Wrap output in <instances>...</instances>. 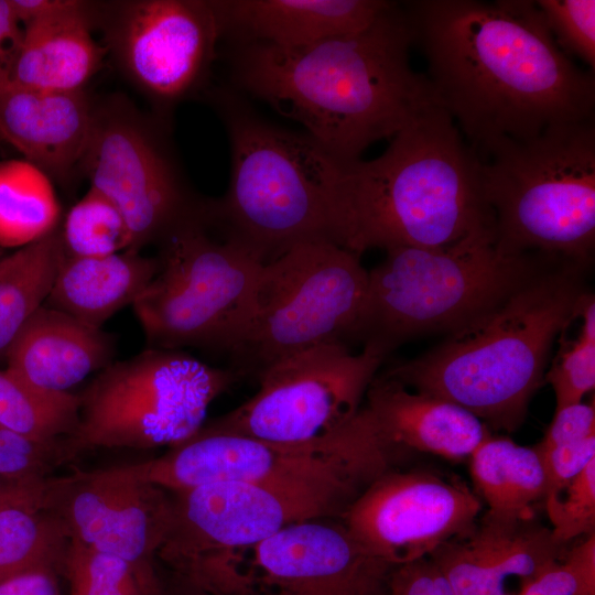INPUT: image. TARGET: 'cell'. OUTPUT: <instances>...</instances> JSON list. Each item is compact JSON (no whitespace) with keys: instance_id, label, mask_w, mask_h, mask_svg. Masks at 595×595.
Here are the masks:
<instances>
[{"instance_id":"1","label":"cell","mask_w":595,"mask_h":595,"mask_svg":"<svg viewBox=\"0 0 595 595\" xmlns=\"http://www.w3.org/2000/svg\"><path fill=\"white\" fill-rule=\"evenodd\" d=\"M439 105L476 153L594 119L595 77L553 40L536 1L404 4Z\"/></svg>"},{"instance_id":"2","label":"cell","mask_w":595,"mask_h":595,"mask_svg":"<svg viewBox=\"0 0 595 595\" xmlns=\"http://www.w3.org/2000/svg\"><path fill=\"white\" fill-rule=\"evenodd\" d=\"M412 26L397 2L363 32L295 48L235 44L237 93L299 122L342 163L360 160L439 104L426 76L409 60Z\"/></svg>"},{"instance_id":"3","label":"cell","mask_w":595,"mask_h":595,"mask_svg":"<svg viewBox=\"0 0 595 595\" xmlns=\"http://www.w3.org/2000/svg\"><path fill=\"white\" fill-rule=\"evenodd\" d=\"M331 210L334 242L358 256L440 249L495 230L480 161L439 104L391 138L378 158L343 163Z\"/></svg>"},{"instance_id":"4","label":"cell","mask_w":595,"mask_h":595,"mask_svg":"<svg viewBox=\"0 0 595 595\" xmlns=\"http://www.w3.org/2000/svg\"><path fill=\"white\" fill-rule=\"evenodd\" d=\"M589 266L553 257L490 310L382 374L462 407L490 431H517L544 383L555 340L580 317L592 293L585 274Z\"/></svg>"},{"instance_id":"5","label":"cell","mask_w":595,"mask_h":595,"mask_svg":"<svg viewBox=\"0 0 595 595\" xmlns=\"http://www.w3.org/2000/svg\"><path fill=\"white\" fill-rule=\"evenodd\" d=\"M214 100L231 164L226 193L210 198L212 228L262 264L304 242H334L331 206L343 163L303 131L262 119L236 90Z\"/></svg>"},{"instance_id":"6","label":"cell","mask_w":595,"mask_h":595,"mask_svg":"<svg viewBox=\"0 0 595 595\" xmlns=\"http://www.w3.org/2000/svg\"><path fill=\"white\" fill-rule=\"evenodd\" d=\"M555 255H509L494 229L440 249L394 248L368 270L365 301L348 343L386 358L413 338L451 333L487 312Z\"/></svg>"},{"instance_id":"7","label":"cell","mask_w":595,"mask_h":595,"mask_svg":"<svg viewBox=\"0 0 595 595\" xmlns=\"http://www.w3.org/2000/svg\"><path fill=\"white\" fill-rule=\"evenodd\" d=\"M477 156L500 251L592 262L594 119L554 125L528 140H501Z\"/></svg>"},{"instance_id":"8","label":"cell","mask_w":595,"mask_h":595,"mask_svg":"<svg viewBox=\"0 0 595 595\" xmlns=\"http://www.w3.org/2000/svg\"><path fill=\"white\" fill-rule=\"evenodd\" d=\"M402 457L377 432L361 407L334 436L314 443H279L202 428L154 458L125 465L169 491L215 482L324 493L349 507Z\"/></svg>"},{"instance_id":"9","label":"cell","mask_w":595,"mask_h":595,"mask_svg":"<svg viewBox=\"0 0 595 595\" xmlns=\"http://www.w3.org/2000/svg\"><path fill=\"white\" fill-rule=\"evenodd\" d=\"M180 349L150 348L112 361L77 393L78 424L65 463L96 448L174 446L205 423L210 403L240 379Z\"/></svg>"},{"instance_id":"10","label":"cell","mask_w":595,"mask_h":595,"mask_svg":"<svg viewBox=\"0 0 595 595\" xmlns=\"http://www.w3.org/2000/svg\"><path fill=\"white\" fill-rule=\"evenodd\" d=\"M160 270L132 304L150 348L227 353L245 331L263 267L192 221L159 246Z\"/></svg>"},{"instance_id":"11","label":"cell","mask_w":595,"mask_h":595,"mask_svg":"<svg viewBox=\"0 0 595 595\" xmlns=\"http://www.w3.org/2000/svg\"><path fill=\"white\" fill-rule=\"evenodd\" d=\"M367 284L360 256L328 240L298 245L263 264L249 322L228 354L230 368L257 377L311 347L348 346Z\"/></svg>"},{"instance_id":"12","label":"cell","mask_w":595,"mask_h":595,"mask_svg":"<svg viewBox=\"0 0 595 595\" xmlns=\"http://www.w3.org/2000/svg\"><path fill=\"white\" fill-rule=\"evenodd\" d=\"M162 128L125 97L94 101L79 174L120 212L137 251L209 218L210 198L191 190Z\"/></svg>"},{"instance_id":"13","label":"cell","mask_w":595,"mask_h":595,"mask_svg":"<svg viewBox=\"0 0 595 595\" xmlns=\"http://www.w3.org/2000/svg\"><path fill=\"white\" fill-rule=\"evenodd\" d=\"M394 567L339 518L320 517L250 548L193 561L182 575L209 595H390Z\"/></svg>"},{"instance_id":"14","label":"cell","mask_w":595,"mask_h":595,"mask_svg":"<svg viewBox=\"0 0 595 595\" xmlns=\"http://www.w3.org/2000/svg\"><path fill=\"white\" fill-rule=\"evenodd\" d=\"M385 360L369 347L358 353L343 343L311 347L264 368L251 398L203 426L279 443L325 441L358 414Z\"/></svg>"},{"instance_id":"15","label":"cell","mask_w":595,"mask_h":595,"mask_svg":"<svg viewBox=\"0 0 595 595\" xmlns=\"http://www.w3.org/2000/svg\"><path fill=\"white\" fill-rule=\"evenodd\" d=\"M94 30L118 69L161 118L206 84L218 43L213 0L91 2Z\"/></svg>"},{"instance_id":"16","label":"cell","mask_w":595,"mask_h":595,"mask_svg":"<svg viewBox=\"0 0 595 595\" xmlns=\"http://www.w3.org/2000/svg\"><path fill=\"white\" fill-rule=\"evenodd\" d=\"M170 493L171 522L158 556L174 571L195 560L250 548L294 522L340 518L349 508L334 495L245 482Z\"/></svg>"},{"instance_id":"17","label":"cell","mask_w":595,"mask_h":595,"mask_svg":"<svg viewBox=\"0 0 595 595\" xmlns=\"http://www.w3.org/2000/svg\"><path fill=\"white\" fill-rule=\"evenodd\" d=\"M482 511V500L458 478L393 468L370 484L340 520L374 555L399 566L469 531Z\"/></svg>"},{"instance_id":"18","label":"cell","mask_w":595,"mask_h":595,"mask_svg":"<svg viewBox=\"0 0 595 595\" xmlns=\"http://www.w3.org/2000/svg\"><path fill=\"white\" fill-rule=\"evenodd\" d=\"M45 506L69 539L138 564H155L172 516L171 493L125 466L48 476Z\"/></svg>"},{"instance_id":"19","label":"cell","mask_w":595,"mask_h":595,"mask_svg":"<svg viewBox=\"0 0 595 595\" xmlns=\"http://www.w3.org/2000/svg\"><path fill=\"white\" fill-rule=\"evenodd\" d=\"M570 544L559 543L534 517L502 521L485 513L464 534L428 558L442 571L453 595H515L507 581L529 580L562 559Z\"/></svg>"},{"instance_id":"20","label":"cell","mask_w":595,"mask_h":595,"mask_svg":"<svg viewBox=\"0 0 595 595\" xmlns=\"http://www.w3.org/2000/svg\"><path fill=\"white\" fill-rule=\"evenodd\" d=\"M94 101L85 90H41L11 79L0 63V140L68 185L79 174Z\"/></svg>"},{"instance_id":"21","label":"cell","mask_w":595,"mask_h":595,"mask_svg":"<svg viewBox=\"0 0 595 595\" xmlns=\"http://www.w3.org/2000/svg\"><path fill=\"white\" fill-rule=\"evenodd\" d=\"M221 40L295 48L351 35L391 6L385 0H213Z\"/></svg>"},{"instance_id":"22","label":"cell","mask_w":595,"mask_h":595,"mask_svg":"<svg viewBox=\"0 0 595 595\" xmlns=\"http://www.w3.org/2000/svg\"><path fill=\"white\" fill-rule=\"evenodd\" d=\"M365 399L363 408L377 432L402 456L428 453L462 462L491 433L462 407L383 374L375 377Z\"/></svg>"},{"instance_id":"23","label":"cell","mask_w":595,"mask_h":595,"mask_svg":"<svg viewBox=\"0 0 595 595\" xmlns=\"http://www.w3.org/2000/svg\"><path fill=\"white\" fill-rule=\"evenodd\" d=\"M93 31L90 1L61 0L53 11L23 24L20 41L0 63L11 79L28 87L85 90L107 56Z\"/></svg>"},{"instance_id":"24","label":"cell","mask_w":595,"mask_h":595,"mask_svg":"<svg viewBox=\"0 0 595 595\" xmlns=\"http://www.w3.org/2000/svg\"><path fill=\"white\" fill-rule=\"evenodd\" d=\"M115 335L43 305L10 347L7 369L36 388L68 390L113 361Z\"/></svg>"},{"instance_id":"25","label":"cell","mask_w":595,"mask_h":595,"mask_svg":"<svg viewBox=\"0 0 595 595\" xmlns=\"http://www.w3.org/2000/svg\"><path fill=\"white\" fill-rule=\"evenodd\" d=\"M159 270L158 257L132 249L105 257H65L44 305L102 328L136 302Z\"/></svg>"},{"instance_id":"26","label":"cell","mask_w":595,"mask_h":595,"mask_svg":"<svg viewBox=\"0 0 595 595\" xmlns=\"http://www.w3.org/2000/svg\"><path fill=\"white\" fill-rule=\"evenodd\" d=\"M46 479L12 480L0 493V581L41 566L62 570L69 537L45 506Z\"/></svg>"},{"instance_id":"27","label":"cell","mask_w":595,"mask_h":595,"mask_svg":"<svg viewBox=\"0 0 595 595\" xmlns=\"http://www.w3.org/2000/svg\"><path fill=\"white\" fill-rule=\"evenodd\" d=\"M469 470L474 491L486 505V516L518 521L534 517L543 501L547 479L534 446L515 443L490 433L472 453Z\"/></svg>"},{"instance_id":"28","label":"cell","mask_w":595,"mask_h":595,"mask_svg":"<svg viewBox=\"0 0 595 595\" xmlns=\"http://www.w3.org/2000/svg\"><path fill=\"white\" fill-rule=\"evenodd\" d=\"M65 257L58 225L0 259V359L44 305Z\"/></svg>"},{"instance_id":"29","label":"cell","mask_w":595,"mask_h":595,"mask_svg":"<svg viewBox=\"0 0 595 595\" xmlns=\"http://www.w3.org/2000/svg\"><path fill=\"white\" fill-rule=\"evenodd\" d=\"M52 180L28 160L0 162V246L24 247L58 227Z\"/></svg>"},{"instance_id":"30","label":"cell","mask_w":595,"mask_h":595,"mask_svg":"<svg viewBox=\"0 0 595 595\" xmlns=\"http://www.w3.org/2000/svg\"><path fill=\"white\" fill-rule=\"evenodd\" d=\"M78 410L77 394L46 391L7 368L0 370V426L34 441L54 442L75 432Z\"/></svg>"},{"instance_id":"31","label":"cell","mask_w":595,"mask_h":595,"mask_svg":"<svg viewBox=\"0 0 595 595\" xmlns=\"http://www.w3.org/2000/svg\"><path fill=\"white\" fill-rule=\"evenodd\" d=\"M61 574L71 595H163L155 564H138L69 539Z\"/></svg>"},{"instance_id":"32","label":"cell","mask_w":595,"mask_h":595,"mask_svg":"<svg viewBox=\"0 0 595 595\" xmlns=\"http://www.w3.org/2000/svg\"><path fill=\"white\" fill-rule=\"evenodd\" d=\"M60 234L66 257H105L130 249L131 237L117 207L90 188L66 213Z\"/></svg>"},{"instance_id":"33","label":"cell","mask_w":595,"mask_h":595,"mask_svg":"<svg viewBox=\"0 0 595 595\" xmlns=\"http://www.w3.org/2000/svg\"><path fill=\"white\" fill-rule=\"evenodd\" d=\"M582 325L574 339L562 333L556 355L544 375L554 392L555 410L582 402L595 388V298L591 293L580 313Z\"/></svg>"},{"instance_id":"34","label":"cell","mask_w":595,"mask_h":595,"mask_svg":"<svg viewBox=\"0 0 595 595\" xmlns=\"http://www.w3.org/2000/svg\"><path fill=\"white\" fill-rule=\"evenodd\" d=\"M553 538L571 544L595 531V461L560 490L543 499Z\"/></svg>"},{"instance_id":"35","label":"cell","mask_w":595,"mask_h":595,"mask_svg":"<svg viewBox=\"0 0 595 595\" xmlns=\"http://www.w3.org/2000/svg\"><path fill=\"white\" fill-rule=\"evenodd\" d=\"M515 595H595V531L570 544L562 559L521 581Z\"/></svg>"},{"instance_id":"36","label":"cell","mask_w":595,"mask_h":595,"mask_svg":"<svg viewBox=\"0 0 595 595\" xmlns=\"http://www.w3.org/2000/svg\"><path fill=\"white\" fill-rule=\"evenodd\" d=\"M544 22L558 44L569 56L577 57L595 69V1H536Z\"/></svg>"},{"instance_id":"37","label":"cell","mask_w":595,"mask_h":595,"mask_svg":"<svg viewBox=\"0 0 595 595\" xmlns=\"http://www.w3.org/2000/svg\"><path fill=\"white\" fill-rule=\"evenodd\" d=\"M63 440L34 441L0 426V478L32 480L48 477L56 467L65 464Z\"/></svg>"},{"instance_id":"38","label":"cell","mask_w":595,"mask_h":595,"mask_svg":"<svg viewBox=\"0 0 595 595\" xmlns=\"http://www.w3.org/2000/svg\"><path fill=\"white\" fill-rule=\"evenodd\" d=\"M538 453L545 474L548 496L560 490L595 461V435Z\"/></svg>"},{"instance_id":"39","label":"cell","mask_w":595,"mask_h":595,"mask_svg":"<svg viewBox=\"0 0 595 595\" xmlns=\"http://www.w3.org/2000/svg\"><path fill=\"white\" fill-rule=\"evenodd\" d=\"M595 435V404L578 402L554 411V416L537 451L572 443Z\"/></svg>"},{"instance_id":"40","label":"cell","mask_w":595,"mask_h":595,"mask_svg":"<svg viewBox=\"0 0 595 595\" xmlns=\"http://www.w3.org/2000/svg\"><path fill=\"white\" fill-rule=\"evenodd\" d=\"M390 595H453V592L436 564L423 558L393 569Z\"/></svg>"},{"instance_id":"41","label":"cell","mask_w":595,"mask_h":595,"mask_svg":"<svg viewBox=\"0 0 595 595\" xmlns=\"http://www.w3.org/2000/svg\"><path fill=\"white\" fill-rule=\"evenodd\" d=\"M50 566L23 571L0 581V595H62L57 575Z\"/></svg>"},{"instance_id":"42","label":"cell","mask_w":595,"mask_h":595,"mask_svg":"<svg viewBox=\"0 0 595 595\" xmlns=\"http://www.w3.org/2000/svg\"><path fill=\"white\" fill-rule=\"evenodd\" d=\"M22 29L13 10L11 0H0V58L7 53L4 44L10 48L18 44Z\"/></svg>"},{"instance_id":"43","label":"cell","mask_w":595,"mask_h":595,"mask_svg":"<svg viewBox=\"0 0 595 595\" xmlns=\"http://www.w3.org/2000/svg\"><path fill=\"white\" fill-rule=\"evenodd\" d=\"M163 595H209L185 577L175 574L170 585H164Z\"/></svg>"},{"instance_id":"44","label":"cell","mask_w":595,"mask_h":595,"mask_svg":"<svg viewBox=\"0 0 595 595\" xmlns=\"http://www.w3.org/2000/svg\"><path fill=\"white\" fill-rule=\"evenodd\" d=\"M12 480L0 478V493Z\"/></svg>"},{"instance_id":"45","label":"cell","mask_w":595,"mask_h":595,"mask_svg":"<svg viewBox=\"0 0 595 595\" xmlns=\"http://www.w3.org/2000/svg\"><path fill=\"white\" fill-rule=\"evenodd\" d=\"M249 595H258V594H249Z\"/></svg>"}]
</instances>
